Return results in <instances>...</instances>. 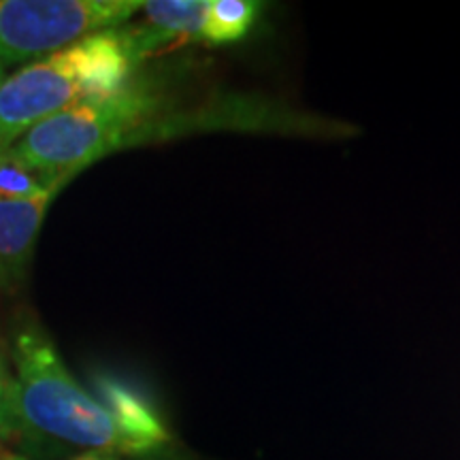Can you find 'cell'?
I'll use <instances>...</instances> for the list:
<instances>
[{
    "instance_id": "obj_1",
    "label": "cell",
    "mask_w": 460,
    "mask_h": 460,
    "mask_svg": "<svg viewBox=\"0 0 460 460\" xmlns=\"http://www.w3.org/2000/svg\"><path fill=\"white\" fill-rule=\"evenodd\" d=\"M163 94L152 77H132L113 99L82 102L28 130L13 147L45 186H65L107 154L147 141L160 122Z\"/></svg>"
},
{
    "instance_id": "obj_2",
    "label": "cell",
    "mask_w": 460,
    "mask_h": 460,
    "mask_svg": "<svg viewBox=\"0 0 460 460\" xmlns=\"http://www.w3.org/2000/svg\"><path fill=\"white\" fill-rule=\"evenodd\" d=\"M17 410L32 441L41 437L65 444L122 454L109 413L66 371L56 345L37 320L13 332Z\"/></svg>"
},
{
    "instance_id": "obj_3",
    "label": "cell",
    "mask_w": 460,
    "mask_h": 460,
    "mask_svg": "<svg viewBox=\"0 0 460 460\" xmlns=\"http://www.w3.org/2000/svg\"><path fill=\"white\" fill-rule=\"evenodd\" d=\"M141 0H0V62L51 56L92 32L118 28Z\"/></svg>"
},
{
    "instance_id": "obj_4",
    "label": "cell",
    "mask_w": 460,
    "mask_h": 460,
    "mask_svg": "<svg viewBox=\"0 0 460 460\" xmlns=\"http://www.w3.org/2000/svg\"><path fill=\"white\" fill-rule=\"evenodd\" d=\"M75 105H82V94L62 51L26 65L0 84V152L43 119Z\"/></svg>"
},
{
    "instance_id": "obj_5",
    "label": "cell",
    "mask_w": 460,
    "mask_h": 460,
    "mask_svg": "<svg viewBox=\"0 0 460 460\" xmlns=\"http://www.w3.org/2000/svg\"><path fill=\"white\" fill-rule=\"evenodd\" d=\"M94 399L109 413L122 441V454L146 458L171 441L163 413L146 390L119 373L99 369L90 376Z\"/></svg>"
},
{
    "instance_id": "obj_6",
    "label": "cell",
    "mask_w": 460,
    "mask_h": 460,
    "mask_svg": "<svg viewBox=\"0 0 460 460\" xmlns=\"http://www.w3.org/2000/svg\"><path fill=\"white\" fill-rule=\"evenodd\" d=\"M62 54L77 82L82 102H102L118 96L141 65L128 26L92 32L62 49Z\"/></svg>"
},
{
    "instance_id": "obj_7",
    "label": "cell",
    "mask_w": 460,
    "mask_h": 460,
    "mask_svg": "<svg viewBox=\"0 0 460 460\" xmlns=\"http://www.w3.org/2000/svg\"><path fill=\"white\" fill-rule=\"evenodd\" d=\"M62 186L49 188L41 197L0 200V288L13 292L24 284L39 230L48 207Z\"/></svg>"
},
{
    "instance_id": "obj_8",
    "label": "cell",
    "mask_w": 460,
    "mask_h": 460,
    "mask_svg": "<svg viewBox=\"0 0 460 460\" xmlns=\"http://www.w3.org/2000/svg\"><path fill=\"white\" fill-rule=\"evenodd\" d=\"M141 11L146 13V26L171 41L203 37L207 0H149Z\"/></svg>"
},
{
    "instance_id": "obj_9",
    "label": "cell",
    "mask_w": 460,
    "mask_h": 460,
    "mask_svg": "<svg viewBox=\"0 0 460 460\" xmlns=\"http://www.w3.org/2000/svg\"><path fill=\"white\" fill-rule=\"evenodd\" d=\"M261 13V3L252 0H207L203 37L205 41L224 45L243 39Z\"/></svg>"
},
{
    "instance_id": "obj_10",
    "label": "cell",
    "mask_w": 460,
    "mask_h": 460,
    "mask_svg": "<svg viewBox=\"0 0 460 460\" xmlns=\"http://www.w3.org/2000/svg\"><path fill=\"white\" fill-rule=\"evenodd\" d=\"M49 188L22 163L15 149L0 152V200H26L41 197Z\"/></svg>"
},
{
    "instance_id": "obj_11",
    "label": "cell",
    "mask_w": 460,
    "mask_h": 460,
    "mask_svg": "<svg viewBox=\"0 0 460 460\" xmlns=\"http://www.w3.org/2000/svg\"><path fill=\"white\" fill-rule=\"evenodd\" d=\"M0 439L32 444L31 435H28L20 418V410H17L15 377H11L3 356H0Z\"/></svg>"
},
{
    "instance_id": "obj_12",
    "label": "cell",
    "mask_w": 460,
    "mask_h": 460,
    "mask_svg": "<svg viewBox=\"0 0 460 460\" xmlns=\"http://www.w3.org/2000/svg\"><path fill=\"white\" fill-rule=\"evenodd\" d=\"M68 460H118V454L107 452V450H88Z\"/></svg>"
},
{
    "instance_id": "obj_13",
    "label": "cell",
    "mask_w": 460,
    "mask_h": 460,
    "mask_svg": "<svg viewBox=\"0 0 460 460\" xmlns=\"http://www.w3.org/2000/svg\"><path fill=\"white\" fill-rule=\"evenodd\" d=\"M141 460H186V458L177 456V454H172V452H166V447H164V450H160L156 454H149V456L141 458Z\"/></svg>"
},
{
    "instance_id": "obj_14",
    "label": "cell",
    "mask_w": 460,
    "mask_h": 460,
    "mask_svg": "<svg viewBox=\"0 0 460 460\" xmlns=\"http://www.w3.org/2000/svg\"><path fill=\"white\" fill-rule=\"evenodd\" d=\"M3 460H31V458L20 456V454H13V452H7V456H4Z\"/></svg>"
}]
</instances>
